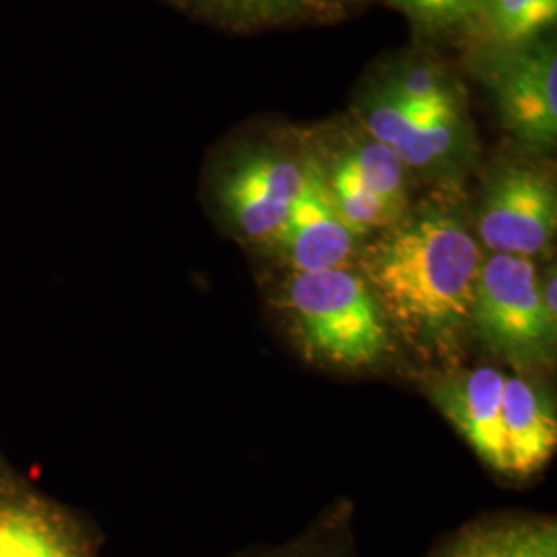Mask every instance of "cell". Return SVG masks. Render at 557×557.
Segmentation results:
<instances>
[{
	"instance_id": "obj_1",
	"label": "cell",
	"mask_w": 557,
	"mask_h": 557,
	"mask_svg": "<svg viewBox=\"0 0 557 557\" xmlns=\"http://www.w3.org/2000/svg\"><path fill=\"white\" fill-rule=\"evenodd\" d=\"M481 260L457 211L430 202L361 244L356 269L393 333L428 356H453L471 326Z\"/></svg>"
},
{
	"instance_id": "obj_2",
	"label": "cell",
	"mask_w": 557,
	"mask_h": 557,
	"mask_svg": "<svg viewBox=\"0 0 557 557\" xmlns=\"http://www.w3.org/2000/svg\"><path fill=\"white\" fill-rule=\"evenodd\" d=\"M428 395L499 478H533L556 453V403L533 376L494 366L455 370L430 379Z\"/></svg>"
},
{
	"instance_id": "obj_3",
	"label": "cell",
	"mask_w": 557,
	"mask_h": 557,
	"mask_svg": "<svg viewBox=\"0 0 557 557\" xmlns=\"http://www.w3.org/2000/svg\"><path fill=\"white\" fill-rule=\"evenodd\" d=\"M277 304L301 351L324 366L363 370L393 349V329L356 267L289 271Z\"/></svg>"
},
{
	"instance_id": "obj_4",
	"label": "cell",
	"mask_w": 557,
	"mask_h": 557,
	"mask_svg": "<svg viewBox=\"0 0 557 557\" xmlns=\"http://www.w3.org/2000/svg\"><path fill=\"white\" fill-rule=\"evenodd\" d=\"M356 124L395 151L411 176L455 182L475 158V139L457 83L434 100L411 106L379 81L359 98Z\"/></svg>"
},
{
	"instance_id": "obj_5",
	"label": "cell",
	"mask_w": 557,
	"mask_h": 557,
	"mask_svg": "<svg viewBox=\"0 0 557 557\" xmlns=\"http://www.w3.org/2000/svg\"><path fill=\"white\" fill-rule=\"evenodd\" d=\"M469 333L492 356L522 370L554 361L557 319L541 298L535 260L496 252L483 257Z\"/></svg>"
},
{
	"instance_id": "obj_6",
	"label": "cell",
	"mask_w": 557,
	"mask_h": 557,
	"mask_svg": "<svg viewBox=\"0 0 557 557\" xmlns=\"http://www.w3.org/2000/svg\"><path fill=\"white\" fill-rule=\"evenodd\" d=\"M308 149L250 143L221 161L213 197L227 227L246 244L269 248L308 178Z\"/></svg>"
},
{
	"instance_id": "obj_7",
	"label": "cell",
	"mask_w": 557,
	"mask_h": 557,
	"mask_svg": "<svg viewBox=\"0 0 557 557\" xmlns=\"http://www.w3.org/2000/svg\"><path fill=\"white\" fill-rule=\"evenodd\" d=\"M479 246L490 252L537 260L547 257L557 230V193L547 168L533 161H498L479 200Z\"/></svg>"
},
{
	"instance_id": "obj_8",
	"label": "cell",
	"mask_w": 557,
	"mask_h": 557,
	"mask_svg": "<svg viewBox=\"0 0 557 557\" xmlns=\"http://www.w3.org/2000/svg\"><path fill=\"white\" fill-rule=\"evenodd\" d=\"M481 77L498 106L504 128L533 151L557 139V52L547 38L529 46L478 54Z\"/></svg>"
},
{
	"instance_id": "obj_9",
	"label": "cell",
	"mask_w": 557,
	"mask_h": 557,
	"mask_svg": "<svg viewBox=\"0 0 557 557\" xmlns=\"http://www.w3.org/2000/svg\"><path fill=\"white\" fill-rule=\"evenodd\" d=\"M308 153L306 184L267 250L296 273L356 267L363 238L341 220L320 163L310 149Z\"/></svg>"
},
{
	"instance_id": "obj_10",
	"label": "cell",
	"mask_w": 557,
	"mask_h": 557,
	"mask_svg": "<svg viewBox=\"0 0 557 557\" xmlns=\"http://www.w3.org/2000/svg\"><path fill=\"white\" fill-rule=\"evenodd\" d=\"M0 557H98V543L71 510L0 475Z\"/></svg>"
},
{
	"instance_id": "obj_11",
	"label": "cell",
	"mask_w": 557,
	"mask_h": 557,
	"mask_svg": "<svg viewBox=\"0 0 557 557\" xmlns=\"http://www.w3.org/2000/svg\"><path fill=\"white\" fill-rule=\"evenodd\" d=\"M425 557H557V520L535 512L473 518Z\"/></svg>"
},
{
	"instance_id": "obj_12",
	"label": "cell",
	"mask_w": 557,
	"mask_h": 557,
	"mask_svg": "<svg viewBox=\"0 0 557 557\" xmlns=\"http://www.w3.org/2000/svg\"><path fill=\"white\" fill-rule=\"evenodd\" d=\"M317 153L347 168L379 199L403 213L409 211V170L395 151L370 137L358 124L343 128L333 145L329 143L322 151L317 149Z\"/></svg>"
},
{
	"instance_id": "obj_13",
	"label": "cell",
	"mask_w": 557,
	"mask_h": 557,
	"mask_svg": "<svg viewBox=\"0 0 557 557\" xmlns=\"http://www.w3.org/2000/svg\"><path fill=\"white\" fill-rule=\"evenodd\" d=\"M557 20V0H483L465 29L478 54L502 52L543 40Z\"/></svg>"
},
{
	"instance_id": "obj_14",
	"label": "cell",
	"mask_w": 557,
	"mask_h": 557,
	"mask_svg": "<svg viewBox=\"0 0 557 557\" xmlns=\"http://www.w3.org/2000/svg\"><path fill=\"white\" fill-rule=\"evenodd\" d=\"M227 557H363L356 539L354 506L337 502L298 535L281 543L246 547Z\"/></svg>"
},
{
	"instance_id": "obj_15",
	"label": "cell",
	"mask_w": 557,
	"mask_h": 557,
	"mask_svg": "<svg viewBox=\"0 0 557 557\" xmlns=\"http://www.w3.org/2000/svg\"><path fill=\"white\" fill-rule=\"evenodd\" d=\"M200 13L234 27L275 25L317 13L326 0H184Z\"/></svg>"
},
{
	"instance_id": "obj_16",
	"label": "cell",
	"mask_w": 557,
	"mask_h": 557,
	"mask_svg": "<svg viewBox=\"0 0 557 557\" xmlns=\"http://www.w3.org/2000/svg\"><path fill=\"white\" fill-rule=\"evenodd\" d=\"M416 27L428 34L467 29L478 17L483 0H391Z\"/></svg>"
}]
</instances>
